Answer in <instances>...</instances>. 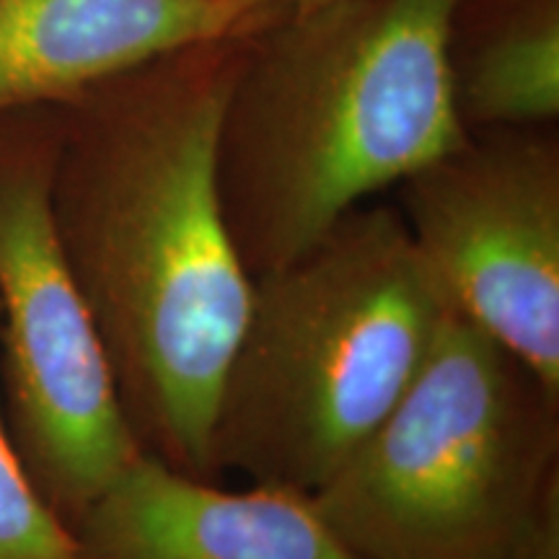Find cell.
<instances>
[{
    "instance_id": "7a4b0ae2",
    "label": "cell",
    "mask_w": 559,
    "mask_h": 559,
    "mask_svg": "<svg viewBox=\"0 0 559 559\" xmlns=\"http://www.w3.org/2000/svg\"><path fill=\"white\" fill-rule=\"evenodd\" d=\"M456 0H330L243 37L218 138L228 230L251 277L461 145Z\"/></svg>"
},
{
    "instance_id": "5b68a950",
    "label": "cell",
    "mask_w": 559,
    "mask_h": 559,
    "mask_svg": "<svg viewBox=\"0 0 559 559\" xmlns=\"http://www.w3.org/2000/svg\"><path fill=\"white\" fill-rule=\"evenodd\" d=\"M62 107L0 115V409L70 528L143 453L52 215Z\"/></svg>"
},
{
    "instance_id": "9c48e42d",
    "label": "cell",
    "mask_w": 559,
    "mask_h": 559,
    "mask_svg": "<svg viewBox=\"0 0 559 559\" xmlns=\"http://www.w3.org/2000/svg\"><path fill=\"white\" fill-rule=\"evenodd\" d=\"M449 73L469 132L557 124L559 0H456Z\"/></svg>"
},
{
    "instance_id": "ba28073f",
    "label": "cell",
    "mask_w": 559,
    "mask_h": 559,
    "mask_svg": "<svg viewBox=\"0 0 559 559\" xmlns=\"http://www.w3.org/2000/svg\"><path fill=\"white\" fill-rule=\"evenodd\" d=\"M243 0H0V115L66 104L160 55L254 29Z\"/></svg>"
},
{
    "instance_id": "8992f818",
    "label": "cell",
    "mask_w": 559,
    "mask_h": 559,
    "mask_svg": "<svg viewBox=\"0 0 559 559\" xmlns=\"http://www.w3.org/2000/svg\"><path fill=\"white\" fill-rule=\"evenodd\" d=\"M409 239L451 309L559 396V132L472 130L400 185Z\"/></svg>"
},
{
    "instance_id": "8fae6325",
    "label": "cell",
    "mask_w": 559,
    "mask_h": 559,
    "mask_svg": "<svg viewBox=\"0 0 559 559\" xmlns=\"http://www.w3.org/2000/svg\"><path fill=\"white\" fill-rule=\"evenodd\" d=\"M243 3L254 5V9H267V11H304V9H313V5L330 3V0H243Z\"/></svg>"
},
{
    "instance_id": "52a82bcc",
    "label": "cell",
    "mask_w": 559,
    "mask_h": 559,
    "mask_svg": "<svg viewBox=\"0 0 559 559\" xmlns=\"http://www.w3.org/2000/svg\"><path fill=\"white\" fill-rule=\"evenodd\" d=\"M83 559H360L311 495L234 489L143 451L70 526Z\"/></svg>"
},
{
    "instance_id": "3957f363",
    "label": "cell",
    "mask_w": 559,
    "mask_h": 559,
    "mask_svg": "<svg viewBox=\"0 0 559 559\" xmlns=\"http://www.w3.org/2000/svg\"><path fill=\"white\" fill-rule=\"evenodd\" d=\"M451 311L396 205L349 210L254 277L210 425L213 479L317 492L402 400Z\"/></svg>"
},
{
    "instance_id": "6da1fadb",
    "label": "cell",
    "mask_w": 559,
    "mask_h": 559,
    "mask_svg": "<svg viewBox=\"0 0 559 559\" xmlns=\"http://www.w3.org/2000/svg\"><path fill=\"white\" fill-rule=\"evenodd\" d=\"M249 32L166 52L60 104L62 251L138 443L200 479H213L210 425L254 285L218 181L223 107Z\"/></svg>"
},
{
    "instance_id": "277c9868",
    "label": "cell",
    "mask_w": 559,
    "mask_h": 559,
    "mask_svg": "<svg viewBox=\"0 0 559 559\" xmlns=\"http://www.w3.org/2000/svg\"><path fill=\"white\" fill-rule=\"evenodd\" d=\"M559 498V396L451 311L313 506L360 559H513Z\"/></svg>"
},
{
    "instance_id": "30bf717a",
    "label": "cell",
    "mask_w": 559,
    "mask_h": 559,
    "mask_svg": "<svg viewBox=\"0 0 559 559\" xmlns=\"http://www.w3.org/2000/svg\"><path fill=\"white\" fill-rule=\"evenodd\" d=\"M0 559H83L70 528L26 477L0 409Z\"/></svg>"
}]
</instances>
